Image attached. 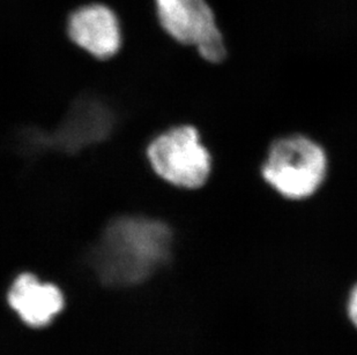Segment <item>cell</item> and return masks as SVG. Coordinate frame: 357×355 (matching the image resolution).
Here are the masks:
<instances>
[{"label": "cell", "mask_w": 357, "mask_h": 355, "mask_svg": "<svg viewBox=\"0 0 357 355\" xmlns=\"http://www.w3.org/2000/svg\"><path fill=\"white\" fill-rule=\"evenodd\" d=\"M65 24L68 40L95 59L109 61L119 54L123 29L119 14L108 5H81L68 14Z\"/></svg>", "instance_id": "5b68a950"}, {"label": "cell", "mask_w": 357, "mask_h": 355, "mask_svg": "<svg viewBox=\"0 0 357 355\" xmlns=\"http://www.w3.org/2000/svg\"><path fill=\"white\" fill-rule=\"evenodd\" d=\"M112 112L105 105L95 100L82 98L73 105L49 142L59 150H80L103 140L112 131Z\"/></svg>", "instance_id": "8992f818"}, {"label": "cell", "mask_w": 357, "mask_h": 355, "mask_svg": "<svg viewBox=\"0 0 357 355\" xmlns=\"http://www.w3.org/2000/svg\"><path fill=\"white\" fill-rule=\"evenodd\" d=\"M147 152L154 171L174 186L195 189L208 179L211 156L191 126L165 132L149 144Z\"/></svg>", "instance_id": "277c9868"}, {"label": "cell", "mask_w": 357, "mask_h": 355, "mask_svg": "<svg viewBox=\"0 0 357 355\" xmlns=\"http://www.w3.org/2000/svg\"><path fill=\"white\" fill-rule=\"evenodd\" d=\"M348 313L351 322L354 323L357 328V285L354 290L351 292V298H349V303H348Z\"/></svg>", "instance_id": "ba28073f"}, {"label": "cell", "mask_w": 357, "mask_h": 355, "mask_svg": "<svg viewBox=\"0 0 357 355\" xmlns=\"http://www.w3.org/2000/svg\"><path fill=\"white\" fill-rule=\"evenodd\" d=\"M156 19L170 40L185 47H196L200 58L220 64L227 57V45L207 0H155Z\"/></svg>", "instance_id": "3957f363"}, {"label": "cell", "mask_w": 357, "mask_h": 355, "mask_svg": "<svg viewBox=\"0 0 357 355\" xmlns=\"http://www.w3.org/2000/svg\"><path fill=\"white\" fill-rule=\"evenodd\" d=\"M8 302L27 324L42 326L61 312L64 298L54 285L40 284L31 274H22L10 287Z\"/></svg>", "instance_id": "52a82bcc"}, {"label": "cell", "mask_w": 357, "mask_h": 355, "mask_svg": "<svg viewBox=\"0 0 357 355\" xmlns=\"http://www.w3.org/2000/svg\"><path fill=\"white\" fill-rule=\"evenodd\" d=\"M172 231L162 221L145 217H119L105 228L93 251V265L103 282H142L170 254Z\"/></svg>", "instance_id": "6da1fadb"}, {"label": "cell", "mask_w": 357, "mask_h": 355, "mask_svg": "<svg viewBox=\"0 0 357 355\" xmlns=\"http://www.w3.org/2000/svg\"><path fill=\"white\" fill-rule=\"evenodd\" d=\"M326 171L323 148L303 135L274 142L261 170L267 184L290 200L310 198L323 184Z\"/></svg>", "instance_id": "7a4b0ae2"}]
</instances>
